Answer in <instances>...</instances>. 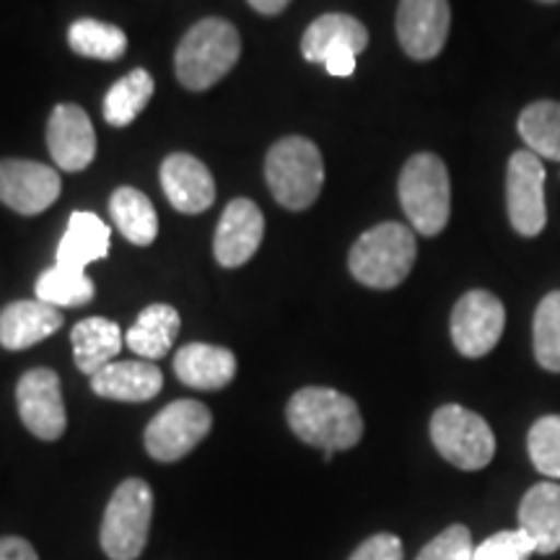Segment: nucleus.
Masks as SVG:
<instances>
[{"label": "nucleus", "mask_w": 560, "mask_h": 560, "mask_svg": "<svg viewBox=\"0 0 560 560\" xmlns=\"http://www.w3.org/2000/svg\"><path fill=\"white\" fill-rule=\"evenodd\" d=\"M291 431L304 444L325 452L353 450L363 436V418L355 400L330 387H304L285 408Z\"/></svg>", "instance_id": "f257e3e1"}, {"label": "nucleus", "mask_w": 560, "mask_h": 560, "mask_svg": "<svg viewBox=\"0 0 560 560\" xmlns=\"http://www.w3.org/2000/svg\"><path fill=\"white\" fill-rule=\"evenodd\" d=\"M416 257L418 242L412 229L397 221H384L355 240L348 255V270L366 289L389 291L410 276Z\"/></svg>", "instance_id": "f03ea898"}, {"label": "nucleus", "mask_w": 560, "mask_h": 560, "mask_svg": "<svg viewBox=\"0 0 560 560\" xmlns=\"http://www.w3.org/2000/svg\"><path fill=\"white\" fill-rule=\"evenodd\" d=\"M242 55V37L226 19H202L185 34L174 55L177 79L185 89L206 91L215 86Z\"/></svg>", "instance_id": "7ed1b4c3"}, {"label": "nucleus", "mask_w": 560, "mask_h": 560, "mask_svg": "<svg viewBox=\"0 0 560 560\" xmlns=\"http://www.w3.org/2000/svg\"><path fill=\"white\" fill-rule=\"evenodd\" d=\"M400 206L410 226L423 236H436L452 215V182L436 153H416L405 161L397 179Z\"/></svg>", "instance_id": "20e7f679"}, {"label": "nucleus", "mask_w": 560, "mask_h": 560, "mask_svg": "<svg viewBox=\"0 0 560 560\" xmlns=\"http://www.w3.org/2000/svg\"><path fill=\"white\" fill-rule=\"evenodd\" d=\"M265 179L280 206L306 210L314 206L325 185V161L310 138H283L268 151Z\"/></svg>", "instance_id": "39448f33"}, {"label": "nucleus", "mask_w": 560, "mask_h": 560, "mask_svg": "<svg viewBox=\"0 0 560 560\" xmlns=\"http://www.w3.org/2000/svg\"><path fill=\"white\" fill-rule=\"evenodd\" d=\"M153 516V490L145 480L128 478L104 509L102 550L109 560H136L145 550Z\"/></svg>", "instance_id": "423d86ee"}, {"label": "nucleus", "mask_w": 560, "mask_h": 560, "mask_svg": "<svg viewBox=\"0 0 560 560\" xmlns=\"http://www.w3.org/2000/svg\"><path fill=\"white\" fill-rule=\"evenodd\" d=\"M431 441L441 457L465 472L482 470L495 457V436L488 420L462 405H441L433 412Z\"/></svg>", "instance_id": "0eeeda50"}, {"label": "nucleus", "mask_w": 560, "mask_h": 560, "mask_svg": "<svg viewBox=\"0 0 560 560\" xmlns=\"http://www.w3.org/2000/svg\"><path fill=\"white\" fill-rule=\"evenodd\" d=\"M506 213L509 223L524 240H535L548 223L545 206V164L540 156L514 151L506 166Z\"/></svg>", "instance_id": "6e6552de"}, {"label": "nucleus", "mask_w": 560, "mask_h": 560, "mask_svg": "<svg viewBox=\"0 0 560 560\" xmlns=\"http://www.w3.org/2000/svg\"><path fill=\"white\" fill-rule=\"evenodd\" d=\"M503 327H506V310L501 299L486 289H472L462 293L454 304L450 332L454 348L465 359H482L499 346Z\"/></svg>", "instance_id": "1a4fd4ad"}, {"label": "nucleus", "mask_w": 560, "mask_h": 560, "mask_svg": "<svg viewBox=\"0 0 560 560\" xmlns=\"http://www.w3.org/2000/svg\"><path fill=\"white\" fill-rule=\"evenodd\" d=\"M213 416L198 400H177L166 405L145 429V450L159 462L187 457L210 433Z\"/></svg>", "instance_id": "9d476101"}, {"label": "nucleus", "mask_w": 560, "mask_h": 560, "mask_svg": "<svg viewBox=\"0 0 560 560\" xmlns=\"http://www.w3.org/2000/svg\"><path fill=\"white\" fill-rule=\"evenodd\" d=\"M19 416L30 433L42 441H58L68 429L60 376L52 369H32L16 384Z\"/></svg>", "instance_id": "9b49d317"}, {"label": "nucleus", "mask_w": 560, "mask_h": 560, "mask_svg": "<svg viewBox=\"0 0 560 560\" xmlns=\"http://www.w3.org/2000/svg\"><path fill=\"white\" fill-rule=\"evenodd\" d=\"M452 30L450 0H400L397 39L412 60H433L444 50Z\"/></svg>", "instance_id": "f8f14e48"}, {"label": "nucleus", "mask_w": 560, "mask_h": 560, "mask_svg": "<svg viewBox=\"0 0 560 560\" xmlns=\"http://www.w3.org/2000/svg\"><path fill=\"white\" fill-rule=\"evenodd\" d=\"M60 174L26 159L0 161V202L21 215H37L60 198Z\"/></svg>", "instance_id": "ddd939ff"}, {"label": "nucleus", "mask_w": 560, "mask_h": 560, "mask_svg": "<svg viewBox=\"0 0 560 560\" xmlns=\"http://www.w3.org/2000/svg\"><path fill=\"white\" fill-rule=\"evenodd\" d=\"M265 236L262 210L247 198L231 200L215 229L213 255L221 268H242L255 257Z\"/></svg>", "instance_id": "4468645a"}, {"label": "nucleus", "mask_w": 560, "mask_h": 560, "mask_svg": "<svg viewBox=\"0 0 560 560\" xmlns=\"http://www.w3.org/2000/svg\"><path fill=\"white\" fill-rule=\"evenodd\" d=\"M47 149L62 172H83L96 156V132L75 104H58L47 122Z\"/></svg>", "instance_id": "2eb2a0df"}, {"label": "nucleus", "mask_w": 560, "mask_h": 560, "mask_svg": "<svg viewBox=\"0 0 560 560\" xmlns=\"http://www.w3.org/2000/svg\"><path fill=\"white\" fill-rule=\"evenodd\" d=\"M161 187H164L172 208L187 215L202 213L215 200L213 174L190 153H172V156L164 159V164H161Z\"/></svg>", "instance_id": "dca6fc26"}, {"label": "nucleus", "mask_w": 560, "mask_h": 560, "mask_svg": "<svg viewBox=\"0 0 560 560\" xmlns=\"http://www.w3.org/2000/svg\"><path fill=\"white\" fill-rule=\"evenodd\" d=\"M164 387V374L153 361H115L91 376V389L104 400L149 402Z\"/></svg>", "instance_id": "f3484780"}, {"label": "nucleus", "mask_w": 560, "mask_h": 560, "mask_svg": "<svg viewBox=\"0 0 560 560\" xmlns=\"http://www.w3.org/2000/svg\"><path fill=\"white\" fill-rule=\"evenodd\" d=\"M62 327L58 306L45 301H13L0 312V346L5 350H26L47 340Z\"/></svg>", "instance_id": "a211bd4d"}, {"label": "nucleus", "mask_w": 560, "mask_h": 560, "mask_svg": "<svg viewBox=\"0 0 560 560\" xmlns=\"http://www.w3.org/2000/svg\"><path fill=\"white\" fill-rule=\"evenodd\" d=\"M174 374L185 387L192 389H223L236 376V355L229 348L190 342L174 355Z\"/></svg>", "instance_id": "6ab92c4d"}, {"label": "nucleus", "mask_w": 560, "mask_h": 560, "mask_svg": "<svg viewBox=\"0 0 560 560\" xmlns=\"http://www.w3.org/2000/svg\"><path fill=\"white\" fill-rule=\"evenodd\" d=\"M366 47L369 30L359 19L348 16V13H325V16L314 19L310 30L301 37V55H304V60L319 62V66H325V60L338 50H350L359 55Z\"/></svg>", "instance_id": "aec40b11"}, {"label": "nucleus", "mask_w": 560, "mask_h": 560, "mask_svg": "<svg viewBox=\"0 0 560 560\" xmlns=\"http://www.w3.org/2000/svg\"><path fill=\"white\" fill-rule=\"evenodd\" d=\"M520 529L542 556L560 550V482H537L524 493Z\"/></svg>", "instance_id": "412c9836"}, {"label": "nucleus", "mask_w": 560, "mask_h": 560, "mask_svg": "<svg viewBox=\"0 0 560 560\" xmlns=\"http://www.w3.org/2000/svg\"><path fill=\"white\" fill-rule=\"evenodd\" d=\"M109 240L112 231L100 215L79 210V213L70 215L66 234L58 244L55 265L70 270H86L91 262H100L109 255Z\"/></svg>", "instance_id": "4be33fe9"}, {"label": "nucleus", "mask_w": 560, "mask_h": 560, "mask_svg": "<svg viewBox=\"0 0 560 560\" xmlns=\"http://www.w3.org/2000/svg\"><path fill=\"white\" fill-rule=\"evenodd\" d=\"M70 342H73V359L86 376L100 374L104 366L117 361L122 350V330L115 322L104 317L81 319L70 330Z\"/></svg>", "instance_id": "5701e85b"}, {"label": "nucleus", "mask_w": 560, "mask_h": 560, "mask_svg": "<svg viewBox=\"0 0 560 560\" xmlns=\"http://www.w3.org/2000/svg\"><path fill=\"white\" fill-rule=\"evenodd\" d=\"M182 327L179 312L170 304H151L138 314L136 325L125 335L128 346L138 359L159 361L170 353Z\"/></svg>", "instance_id": "b1692460"}, {"label": "nucleus", "mask_w": 560, "mask_h": 560, "mask_svg": "<svg viewBox=\"0 0 560 560\" xmlns=\"http://www.w3.org/2000/svg\"><path fill=\"white\" fill-rule=\"evenodd\" d=\"M109 215L125 240L136 247H149L159 236V215L153 202L136 187H120L112 192Z\"/></svg>", "instance_id": "393cba45"}, {"label": "nucleus", "mask_w": 560, "mask_h": 560, "mask_svg": "<svg viewBox=\"0 0 560 560\" xmlns=\"http://www.w3.org/2000/svg\"><path fill=\"white\" fill-rule=\"evenodd\" d=\"M516 130L535 156L560 161V102L537 100L527 104L516 120Z\"/></svg>", "instance_id": "a878e982"}, {"label": "nucleus", "mask_w": 560, "mask_h": 560, "mask_svg": "<svg viewBox=\"0 0 560 560\" xmlns=\"http://www.w3.org/2000/svg\"><path fill=\"white\" fill-rule=\"evenodd\" d=\"M153 89L156 86H153L149 70H130V73L122 75V79L107 91V96H104V120H107L112 128H125V125H130L140 112L145 109V104L151 102Z\"/></svg>", "instance_id": "bb28decb"}, {"label": "nucleus", "mask_w": 560, "mask_h": 560, "mask_svg": "<svg viewBox=\"0 0 560 560\" xmlns=\"http://www.w3.org/2000/svg\"><path fill=\"white\" fill-rule=\"evenodd\" d=\"M68 45L75 55L94 60H120L128 50V37L120 26L96 19H79L68 30Z\"/></svg>", "instance_id": "cd10ccee"}, {"label": "nucleus", "mask_w": 560, "mask_h": 560, "mask_svg": "<svg viewBox=\"0 0 560 560\" xmlns=\"http://www.w3.org/2000/svg\"><path fill=\"white\" fill-rule=\"evenodd\" d=\"M37 299L50 306H86L94 299V283L83 270H70L52 265L45 270L34 285Z\"/></svg>", "instance_id": "c85d7f7f"}, {"label": "nucleus", "mask_w": 560, "mask_h": 560, "mask_svg": "<svg viewBox=\"0 0 560 560\" xmlns=\"http://www.w3.org/2000/svg\"><path fill=\"white\" fill-rule=\"evenodd\" d=\"M535 359L545 371L560 374V291H550L535 310L532 319Z\"/></svg>", "instance_id": "c756f323"}, {"label": "nucleus", "mask_w": 560, "mask_h": 560, "mask_svg": "<svg viewBox=\"0 0 560 560\" xmlns=\"http://www.w3.org/2000/svg\"><path fill=\"white\" fill-rule=\"evenodd\" d=\"M527 450L532 465L552 480H560V416H542L529 429Z\"/></svg>", "instance_id": "7c9ffc66"}, {"label": "nucleus", "mask_w": 560, "mask_h": 560, "mask_svg": "<svg viewBox=\"0 0 560 560\" xmlns=\"http://www.w3.org/2000/svg\"><path fill=\"white\" fill-rule=\"evenodd\" d=\"M535 552V542L522 529H503L482 540L475 548L472 560H529Z\"/></svg>", "instance_id": "2f4dec72"}, {"label": "nucleus", "mask_w": 560, "mask_h": 560, "mask_svg": "<svg viewBox=\"0 0 560 560\" xmlns=\"http://www.w3.org/2000/svg\"><path fill=\"white\" fill-rule=\"evenodd\" d=\"M475 545L465 524H452L418 552L416 560H472Z\"/></svg>", "instance_id": "473e14b6"}, {"label": "nucleus", "mask_w": 560, "mask_h": 560, "mask_svg": "<svg viewBox=\"0 0 560 560\" xmlns=\"http://www.w3.org/2000/svg\"><path fill=\"white\" fill-rule=\"evenodd\" d=\"M402 558L405 552H402L400 537L389 535V532H382V535H374L369 537V540H363L348 560H402Z\"/></svg>", "instance_id": "72a5a7b5"}, {"label": "nucleus", "mask_w": 560, "mask_h": 560, "mask_svg": "<svg viewBox=\"0 0 560 560\" xmlns=\"http://www.w3.org/2000/svg\"><path fill=\"white\" fill-rule=\"evenodd\" d=\"M0 560H39L24 537H0Z\"/></svg>", "instance_id": "f704fd0d"}, {"label": "nucleus", "mask_w": 560, "mask_h": 560, "mask_svg": "<svg viewBox=\"0 0 560 560\" xmlns=\"http://www.w3.org/2000/svg\"><path fill=\"white\" fill-rule=\"evenodd\" d=\"M325 68H327V73L335 75V79H348V75H353V70H355V52H350V50L332 52L330 58L325 60Z\"/></svg>", "instance_id": "c9c22d12"}, {"label": "nucleus", "mask_w": 560, "mask_h": 560, "mask_svg": "<svg viewBox=\"0 0 560 560\" xmlns=\"http://www.w3.org/2000/svg\"><path fill=\"white\" fill-rule=\"evenodd\" d=\"M247 3L257 13H262V16H276V13L283 11L291 0H247Z\"/></svg>", "instance_id": "e433bc0d"}, {"label": "nucleus", "mask_w": 560, "mask_h": 560, "mask_svg": "<svg viewBox=\"0 0 560 560\" xmlns=\"http://www.w3.org/2000/svg\"><path fill=\"white\" fill-rule=\"evenodd\" d=\"M540 3H560V0H540Z\"/></svg>", "instance_id": "4c0bfd02"}]
</instances>
